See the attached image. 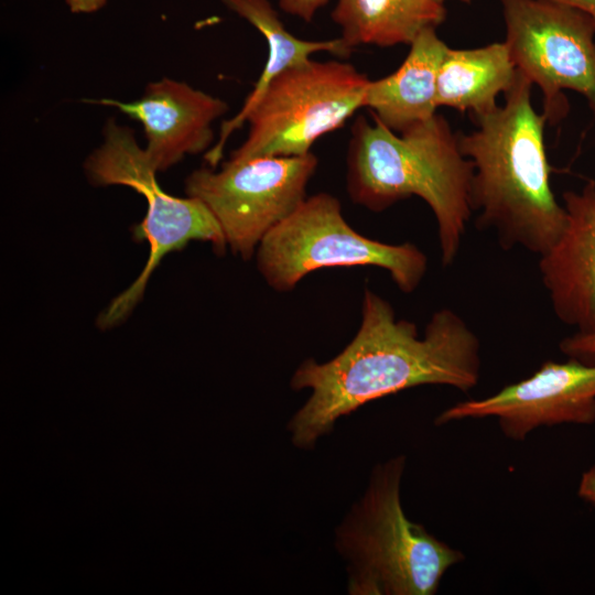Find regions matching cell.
Listing matches in <instances>:
<instances>
[{"label":"cell","mask_w":595,"mask_h":595,"mask_svg":"<svg viewBox=\"0 0 595 595\" xmlns=\"http://www.w3.org/2000/svg\"><path fill=\"white\" fill-rule=\"evenodd\" d=\"M84 101L117 108L138 120L147 139L145 153L158 172L170 169L186 155L208 151L214 140L213 123L229 108L225 100L167 77L149 83L136 100Z\"/></svg>","instance_id":"8fae6325"},{"label":"cell","mask_w":595,"mask_h":595,"mask_svg":"<svg viewBox=\"0 0 595 595\" xmlns=\"http://www.w3.org/2000/svg\"><path fill=\"white\" fill-rule=\"evenodd\" d=\"M480 367V342L453 310L436 311L420 336L413 322L397 318L391 304L366 288L354 338L325 363L303 360L291 377L293 390L311 391L288 422L291 441L311 450L338 419L405 389L436 385L467 392L478 385Z\"/></svg>","instance_id":"6da1fadb"},{"label":"cell","mask_w":595,"mask_h":595,"mask_svg":"<svg viewBox=\"0 0 595 595\" xmlns=\"http://www.w3.org/2000/svg\"><path fill=\"white\" fill-rule=\"evenodd\" d=\"M548 1L578 9L581 11L588 13L595 19V0H548Z\"/></svg>","instance_id":"44dd1931"},{"label":"cell","mask_w":595,"mask_h":595,"mask_svg":"<svg viewBox=\"0 0 595 595\" xmlns=\"http://www.w3.org/2000/svg\"><path fill=\"white\" fill-rule=\"evenodd\" d=\"M369 80L340 61L311 58L282 72L247 115V138L229 159L310 153L320 138L343 127L365 107Z\"/></svg>","instance_id":"52a82bcc"},{"label":"cell","mask_w":595,"mask_h":595,"mask_svg":"<svg viewBox=\"0 0 595 595\" xmlns=\"http://www.w3.org/2000/svg\"><path fill=\"white\" fill-rule=\"evenodd\" d=\"M74 13H91L105 6L107 0H65Z\"/></svg>","instance_id":"ffe728a7"},{"label":"cell","mask_w":595,"mask_h":595,"mask_svg":"<svg viewBox=\"0 0 595 595\" xmlns=\"http://www.w3.org/2000/svg\"><path fill=\"white\" fill-rule=\"evenodd\" d=\"M255 256L259 273L277 292L292 291L323 268L371 266L387 270L400 291L411 293L428 269L426 256L414 244H386L357 232L340 202L325 192L306 197L273 227Z\"/></svg>","instance_id":"5b68a950"},{"label":"cell","mask_w":595,"mask_h":595,"mask_svg":"<svg viewBox=\"0 0 595 595\" xmlns=\"http://www.w3.org/2000/svg\"><path fill=\"white\" fill-rule=\"evenodd\" d=\"M317 164L312 152L229 159L218 171H193L185 181V193L208 207L232 253L249 260L266 235L306 198Z\"/></svg>","instance_id":"ba28073f"},{"label":"cell","mask_w":595,"mask_h":595,"mask_svg":"<svg viewBox=\"0 0 595 595\" xmlns=\"http://www.w3.org/2000/svg\"><path fill=\"white\" fill-rule=\"evenodd\" d=\"M518 71L506 42L477 48L448 47L436 82V104L484 115L498 105L496 98L515 83Z\"/></svg>","instance_id":"9a60e30c"},{"label":"cell","mask_w":595,"mask_h":595,"mask_svg":"<svg viewBox=\"0 0 595 595\" xmlns=\"http://www.w3.org/2000/svg\"><path fill=\"white\" fill-rule=\"evenodd\" d=\"M577 495L581 499L595 507V463L582 474Z\"/></svg>","instance_id":"d6986e66"},{"label":"cell","mask_w":595,"mask_h":595,"mask_svg":"<svg viewBox=\"0 0 595 595\" xmlns=\"http://www.w3.org/2000/svg\"><path fill=\"white\" fill-rule=\"evenodd\" d=\"M532 83L520 72L502 106L472 117L477 128L458 133V147L474 166L473 210L477 225L493 229L506 250L545 253L566 223L550 186L542 113L531 102Z\"/></svg>","instance_id":"7a4b0ae2"},{"label":"cell","mask_w":595,"mask_h":595,"mask_svg":"<svg viewBox=\"0 0 595 595\" xmlns=\"http://www.w3.org/2000/svg\"><path fill=\"white\" fill-rule=\"evenodd\" d=\"M474 166L458 147L446 119L429 120L397 133L372 115L351 127L347 154V193L372 212H382L411 196L432 209L441 261L450 266L458 255L473 214Z\"/></svg>","instance_id":"3957f363"},{"label":"cell","mask_w":595,"mask_h":595,"mask_svg":"<svg viewBox=\"0 0 595 595\" xmlns=\"http://www.w3.org/2000/svg\"><path fill=\"white\" fill-rule=\"evenodd\" d=\"M434 1H436V2H439V3H441V4H444V2H445L446 0H434ZM459 1L469 3V2H472L473 0H459Z\"/></svg>","instance_id":"7402d4cb"},{"label":"cell","mask_w":595,"mask_h":595,"mask_svg":"<svg viewBox=\"0 0 595 595\" xmlns=\"http://www.w3.org/2000/svg\"><path fill=\"white\" fill-rule=\"evenodd\" d=\"M559 348L562 354L586 364H595V332L581 334L574 333L563 338Z\"/></svg>","instance_id":"e0dca14e"},{"label":"cell","mask_w":595,"mask_h":595,"mask_svg":"<svg viewBox=\"0 0 595 595\" xmlns=\"http://www.w3.org/2000/svg\"><path fill=\"white\" fill-rule=\"evenodd\" d=\"M564 229L540 256L541 280L555 316L575 333L595 332V181L562 195Z\"/></svg>","instance_id":"7c38bea8"},{"label":"cell","mask_w":595,"mask_h":595,"mask_svg":"<svg viewBox=\"0 0 595 595\" xmlns=\"http://www.w3.org/2000/svg\"><path fill=\"white\" fill-rule=\"evenodd\" d=\"M327 2L328 0H279V6L284 12L310 22L316 11Z\"/></svg>","instance_id":"ac0fdd59"},{"label":"cell","mask_w":595,"mask_h":595,"mask_svg":"<svg viewBox=\"0 0 595 595\" xmlns=\"http://www.w3.org/2000/svg\"><path fill=\"white\" fill-rule=\"evenodd\" d=\"M221 2L263 35L268 44V56L263 71L241 109L231 119L221 123L216 144L206 152L205 160L212 167L219 163L227 140L245 123L247 115L274 77L310 61L315 53L326 52L338 57H346L351 53L342 37L310 41L294 36L285 29L269 0H221Z\"/></svg>","instance_id":"5bb4252c"},{"label":"cell","mask_w":595,"mask_h":595,"mask_svg":"<svg viewBox=\"0 0 595 595\" xmlns=\"http://www.w3.org/2000/svg\"><path fill=\"white\" fill-rule=\"evenodd\" d=\"M407 458L376 465L361 498L335 530L350 595H433L464 554L411 521L400 489Z\"/></svg>","instance_id":"277c9868"},{"label":"cell","mask_w":595,"mask_h":595,"mask_svg":"<svg viewBox=\"0 0 595 595\" xmlns=\"http://www.w3.org/2000/svg\"><path fill=\"white\" fill-rule=\"evenodd\" d=\"M445 18L444 6L434 0H337L332 12L351 51L366 44L410 45L423 30L436 29Z\"/></svg>","instance_id":"2e32d148"},{"label":"cell","mask_w":595,"mask_h":595,"mask_svg":"<svg viewBox=\"0 0 595 595\" xmlns=\"http://www.w3.org/2000/svg\"><path fill=\"white\" fill-rule=\"evenodd\" d=\"M484 418H496L504 435L513 441H523L541 426L594 424L595 364L548 360L530 377L489 397L455 403L434 422Z\"/></svg>","instance_id":"30bf717a"},{"label":"cell","mask_w":595,"mask_h":595,"mask_svg":"<svg viewBox=\"0 0 595 595\" xmlns=\"http://www.w3.org/2000/svg\"><path fill=\"white\" fill-rule=\"evenodd\" d=\"M447 48L435 28L423 30L396 72L369 80L365 107L397 133L432 118L439 107L437 74Z\"/></svg>","instance_id":"4fadbf2b"},{"label":"cell","mask_w":595,"mask_h":595,"mask_svg":"<svg viewBox=\"0 0 595 595\" xmlns=\"http://www.w3.org/2000/svg\"><path fill=\"white\" fill-rule=\"evenodd\" d=\"M506 44L520 72L543 95L547 121L567 112L563 89L583 95L595 115V19L548 0H499Z\"/></svg>","instance_id":"9c48e42d"},{"label":"cell","mask_w":595,"mask_h":595,"mask_svg":"<svg viewBox=\"0 0 595 595\" xmlns=\"http://www.w3.org/2000/svg\"><path fill=\"white\" fill-rule=\"evenodd\" d=\"M102 134L101 145L84 163L87 177L94 185H123L144 197L147 213L133 235L138 240H147L150 248L138 278L98 316V326L110 328L122 322L141 300L151 274L166 255L194 240L210 242L218 253L225 251L227 244L218 221L202 201L176 197L161 188L159 172L129 127L109 118Z\"/></svg>","instance_id":"8992f818"}]
</instances>
